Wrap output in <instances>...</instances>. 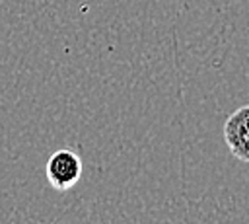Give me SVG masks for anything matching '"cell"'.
<instances>
[{
	"instance_id": "obj_1",
	"label": "cell",
	"mask_w": 249,
	"mask_h": 224,
	"mask_svg": "<svg viewBox=\"0 0 249 224\" xmlns=\"http://www.w3.org/2000/svg\"><path fill=\"white\" fill-rule=\"evenodd\" d=\"M45 175L53 189L68 191L82 177V160L76 152L68 148H60L49 156L45 166Z\"/></svg>"
},
{
	"instance_id": "obj_2",
	"label": "cell",
	"mask_w": 249,
	"mask_h": 224,
	"mask_svg": "<svg viewBox=\"0 0 249 224\" xmlns=\"http://www.w3.org/2000/svg\"><path fill=\"white\" fill-rule=\"evenodd\" d=\"M228 150L241 162H249V103L237 107L224 123Z\"/></svg>"
}]
</instances>
